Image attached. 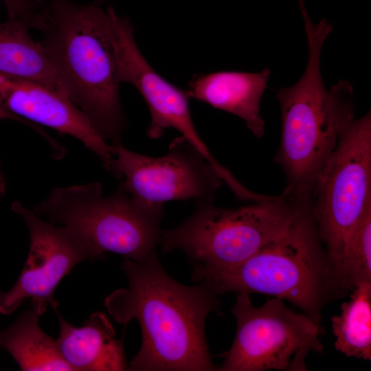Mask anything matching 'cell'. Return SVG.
Here are the masks:
<instances>
[{
	"label": "cell",
	"instance_id": "cell-1",
	"mask_svg": "<svg viewBox=\"0 0 371 371\" xmlns=\"http://www.w3.org/2000/svg\"><path fill=\"white\" fill-rule=\"evenodd\" d=\"M128 288L104 300L109 315L126 326L133 319L142 344L128 366L136 371H214L205 335L208 315L219 308L218 294L207 284H183L163 268L156 251L144 260L124 258Z\"/></svg>",
	"mask_w": 371,
	"mask_h": 371
},
{
	"label": "cell",
	"instance_id": "cell-2",
	"mask_svg": "<svg viewBox=\"0 0 371 371\" xmlns=\"http://www.w3.org/2000/svg\"><path fill=\"white\" fill-rule=\"evenodd\" d=\"M302 17L308 43L305 71L293 85L276 92L281 135L274 161L286 179L282 194L294 203L312 198L324 167L355 118L351 84L339 80L328 90L322 78L321 52L331 25L325 19L313 23L308 14Z\"/></svg>",
	"mask_w": 371,
	"mask_h": 371
},
{
	"label": "cell",
	"instance_id": "cell-3",
	"mask_svg": "<svg viewBox=\"0 0 371 371\" xmlns=\"http://www.w3.org/2000/svg\"><path fill=\"white\" fill-rule=\"evenodd\" d=\"M103 1L77 4L49 0L39 43L55 66L69 100L105 142L119 145L126 120Z\"/></svg>",
	"mask_w": 371,
	"mask_h": 371
},
{
	"label": "cell",
	"instance_id": "cell-4",
	"mask_svg": "<svg viewBox=\"0 0 371 371\" xmlns=\"http://www.w3.org/2000/svg\"><path fill=\"white\" fill-rule=\"evenodd\" d=\"M192 278L218 295L257 293L289 301L319 326L324 306L343 297L319 237L311 199L295 203L286 232L243 262L221 270L194 268Z\"/></svg>",
	"mask_w": 371,
	"mask_h": 371
},
{
	"label": "cell",
	"instance_id": "cell-5",
	"mask_svg": "<svg viewBox=\"0 0 371 371\" xmlns=\"http://www.w3.org/2000/svg\"><path fill=\"white\" fill-rule=\"evenodd\" d=\"M32 211L53 224L77 232L98 259L108 252L144 260L159 243L164 204L139 200L120 183L105 196L102 184L54 188Z\"/></svg>",
	"mask_w": 371,
	"mask_h": 371
},
{
	"label": "cell",
	"instance_id": "cell-6",
	"mask_svg": "<svg viewBox=\"0 0 371 371\" xmlns=\"http://www.w3.org/2000/svg\"><path fill=\"white\" fill-rule=\"evenodd\" d=\"M192 214L161 233L163 253L181 250L206 270L229 269L243 262L277 239L291 222L295 203L284 194L224 208L214 201H196Z\"/></svg>",
	"mask_w": 371,
	"mask_h": 371
},
{
	"label": "cell",
	"instance_id": "cell-7",
	"mask_svg": "<svg viewBox=\"0 0 371 371\" xmlns=\"http://www.w3.org/2000/svg\"><path fill=\"white\" fill-rule=\"evenodd\" d=\"M371 205V111L348 126L313 191L311 205L319 237L341 293L346 241Z\"/></svg>",
	"mask_w": 371,
	"mask_h": 371
},
{
	"label": "cell",
	"instance_id": "cell-8",
	"mask_svg": "<svg viewBox=\"0 0 371 371\" xmlns=\"http://www.w3.org/2000/svg\"><path fill=\"white\" fill-rule=\"evenodd\" d=\"M232 313L236 334L219 371L306 370V357L324 350L320 326L287 307L281 298L255 306L248 293H239Z\"/></svg>",
	"mask_w": 371,
	"mask_h": 371
},
{
	"label": "cell",
	"instance_id": "cell-9",
	"mask_svg": "<svg viewBox=\"0 0 371 371\" xmlns=\"http://www.w3.org/2000/svg\"><path fill=\"white\" fill-rule=\"evenodd\" d=\"M109 148L111 174L128 193L146 202L214 201L224 183L216 169L181 136L161 157L140 154L122 144H110Z\"/></svg>",
	"mask_w": 371,
	"mask_h": 371
},
{
	"label": "cell",
	"instance_id": "cell-10",
	"mask_svg": "<svg viewBox=\"0 0 371 371\" xmlns=\"http://www.w3.org/2000/svg\"><path fill=\"white\" fill-rule=\"evenodd\" d=\"M12 210L25 222L30 236L28 256L23 270L7 292H0V313L10 314L25 301H36L57 311L54 292L63 278L78 262L98 260L85 239L71 227L53 224L19 201Z\"/></svg>",
	"mask_w": 371,
	"mask_h": 371
},
{
	"label": "cell",
	"instance_id": "cell-11",
	"mask_svg": "<svg viewBox=\"0 0 371 371\" xmlns=\"http://www.w3.org/2000/svg\"><path fill=\"white\" fill-rule=\"evenodd\" d=\"M0 105L35 125L69 135L93 153L111 172L109 146L68 98L38 82L0 73Z\"/></svg>",
	"mask_w": 371,
	"mask_h": 371
},
{
	"label": "cell",
	"instance_id": "cell-12",
	"mask_svg": "<svg viewBox=\"0 0 371 371\" xmlns=\"http://www.w3.org/2000/svg\"><path fill=\"white\" fill-rule=\"evenodd\" d=\"M270 75L269 68L257 73L220 71L201 74L190 80L186 92L189 98L239 117L260 138L265 130L260 115L261 100Z\"/></svg>",
	"mask_w": 371,
	"mask_h": 371
},
{
	"label": "cell",
	"instance_id": "cell-13",
	"mask_svg": "<svg viewBox=\"0 0 371 371\" xmlns=\"http://www.w3.org/2000/svg\"><path fill=\"white\" fill-rule=\"evenodd\" d=\"M57 314L60 331L56 344L72 370H128L124 335L115 338L114 328L104 313H92L80 327L73 326Z\"/></svg>",
	"mask_w": 371,
	"mask_h": 371
},
{
	"label": "cell",
	"instance_id": "cell-14",
	"mask_svg": "<svg viewBox=\"0 0 371 371\" xmlns=\"http://www.w3.org/2000/svg\"><path fill=\"white\" fill-rule=\"evenodd\" d=\"M30 28L16 19L0 23V73L38 82L69 98L51 58L32 39Z\"/></svg>",
	"mask_w": 371,
	"mask_h": 371
},
{
	"label": "cell",
	"instance_id": "cell-15",
	"mask_svg": "<svg viewBox=\"0 0 371 371\" xmlns=\"http://www.w3.org/2000/svg\"><path fill=\"white\" fill-rule=\"evenodd\" d=\"M30 302L12 326L0 332V347L24 371L72 370L61 356L56 339L39 326V317L47 308L38 302Z\"/></svg>",
	"mask_w": 371,
	"mask_h": 371
},
{
	"label": "cell",
	"instance_id": "cell-16",
	"mask_svg": "<svg viewBox=\"0 0 371 371\" xmlns=\"http://www.w3.org/2000/svg\"><path fill=\"white\" fill-rule=\"evenodd\" d=\"M331 324L337 351L348 357L371 360V282L354 288Z\"/></svg>",
	"mask_w": 371,
	"mask_h": 371
},
{
	"label": "cell",
	"instance_id": "cell-17",
	"mask_svg": "<svg viewBox=\"0 0 371 371\" xmlns=\"http://www.w3.org/2000/svg\"><path fill=\"white\" fill-rule=\"evenodd\" d=\"M341 280L346 295L359 283L371 282V205L366 209L346 241Z\"/></svg>",
	"mask_w": 371,
	"mask_h": 371
},
{
	"label": "cell",
	"instance_id": "cell-18",
	"mask_svg": "<svg viewBox=\"0 0 371 371\" xmlns=\"http://www.w3.org/2000/svg\"><path fill=\"white\" fill-rule=\"evenodd\" d=\"M10 19L25 22L30 28L43 27L47 3L43 0H2Z\"/></svg>",
	"mask_w": 371,
	"mask_h": 371
},
{
	"label": "cell",
	"instance_id": "cell-19",
	"mask_svg": "<svg viewBox=\"0 0 371 371\" xmlns=\"http://www.w3.org/2000/svg\"><path fill=\"white\" fill-rule=\"evenodd\" d=\"M3 120H14V121L21 122L26 126H28L29 127H30L31 128H32L33 130L38 133L42 137H43L46 139L48 144H49V142L51 143L52 142V140H53V138L49 137V135H48L45 131H43L38 126L32 124L16 116V115L8 111V110H6L5 109H4L3 106L0 105V121Z\"/></svg>",
	"mask_w": 371,
	"mask_h": 371
},
{
	"label": "cell",
	"instance_id": "cell-20",
	"mask_svg": "<svg viewBox=\"0 0 371 371\" xmlns=\"http://www.w3.org/2000/svg\"><path fill=\"white\" fill-rule=\"evenodd\" d=\"M5 181L2 173L1 166L0 162V198L3 197L5 192Z\"/></svg>",
	"mask_w": 371,
	"mask_h": 371
}]
</instances>
